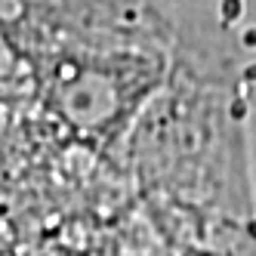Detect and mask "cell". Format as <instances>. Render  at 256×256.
<instances>
[{
	"label": "cell",
	"instance_id": "3",
	"mask_svg": "<svg viewBox=\"0 0 256 256\" xmlns=\"http://www.w3.org/2000/svg\"><path fill=\"white\" fill-rule=\"evenodd\" d=\"M244 78H247V80H253V84H256V65H250V68H247V71H244Z\"/></svg>",
	"mask_w": 256,
	"mask_h": 256
},
{
	"label": "cell",
	"instance_id": "1",
	"mask_svg": "<svg viewBox=\"0 0 256 256\" xmlns=\"http://www.w3.org/2000/svg\"><path fill=\"white\" fill-rule=\"evenodd\" d=\"M241 10H244V4L241 0H222V16L232 22V19H238V16H241Z\"/></svg>",
	"mask_w": 256,
	"mask_h": 256
},
{
	"label": "cell",
	"instance_id": "2",
	"mask_svg": "<svg viewBox=\"0 0 256 256\" xmlns=\"http://www.w3.org/2000/svg\"><path fill=\"white\" fill-rule=\"evenodd\" d=\"M244 46H250V50L256 46V28H247L244 31Z\"/></svg>",
	"mask_w": 256,
	"mask_h": 256
}]
</instances>
